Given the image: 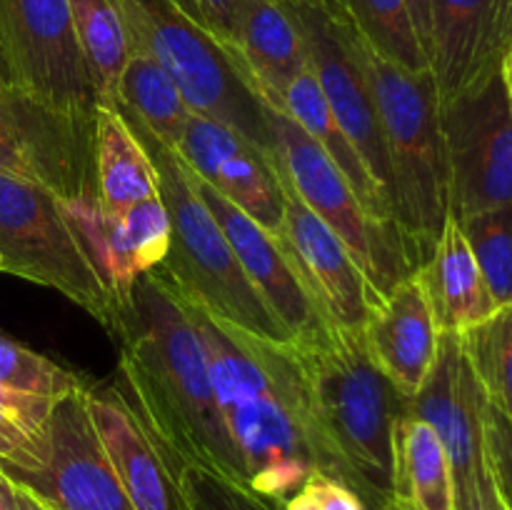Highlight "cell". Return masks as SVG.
Masks as SVG:
<instances>
[{"mask_svg": "<svg viewBox=\"0 0 512 510\" xmlns=\"http://www.w3.org/2000/svg\"><path fill=\"white\" fill-rule=\"evenodd\" d=\"M93 133L98 205L105 215L160 195L153 160L118 105L95 108Z\"/></svg>", "mask_w": 512, "mask_h": 510, "instance_id": "24", "label": "cell"}, {"mask_svg": "<svg viewBox=\"0 0 512 510\" xmlns=\"http://www.w3.org/2000/svg\"><path fill=\"white\" fill-rule=\"evenodd\" d=\"M450 170V218L512 203V100L500 70L440 105Z\"/></svg>", "mask_w": 512, "mask_h": 510, "instance_id": "12", "label": "cell"}, {"mask_svg": "<svg viewBox=\"0 0 512 510\" xmlns=\"http://www.w3.org/2000/svg\"><path fill=\"white\" fill-rule=\"evenodd\" d=\"M115 105L173 148L193 115L175 80L150 55L133 50L118 83Z\"/></svg>", "mask_w": 512, "mask_h": 510, "instance_id": "27", "label": "cell"}, {"mask_svg": "<svg viewBox=\"0 0 512 510\" xmlns=\"http://www.w3.org/2000/svg\"><path fill=\"white\" fill-rule=\"evenodd\" d=\"M228 50L248 88L273 110H283L285 90L310 65L303 35L283 0H240Z\"/></svg>", "mask_w": 512, "mask_h": 510, "instance_id": "21", "label": "cell"}, {"mask_svg": "<svg viewBox=\"0 0 512 510\" xmlns=\"http://www.w3.org/2000/svg\"><path fill=\"white\" fill-rule=\"evenodd\" d=\"M408 415L425 420L448 453L455 510H478L495 488L485 443L488 398L460 348L458 335H440L438 358L420 393L408 400Z\"/></svg>", "mask_w": 512, "mask_h": 510, "instance_id": "14", "label": "cell"}, {"mask_svg": "<svg viewBox=\"0 0 512 510\" xmlns=\"http://www.w3.org/2000/svg\"><path fill=\"white\" fill-rule=\"evenodd\" d=\"M440 328L418 273L400 278L373 300L363 328L365 348L403 398H415L433 370Z\"/></svg>", "mask_w": 512, "mask_h": 510, "instance_id": "20", "label": "cell"}, {"mask_svg": "<svg viewBox=\"0 0 512 510\" xmlns=\"http://www.w3.org/2000/svg\"><path fill=\"white\" fill-rule=\"evenodd\" d=\"M183 13H188L200 28L208 30L215 40L228 48L233 43L235 15L240 0H175Z\"/></svg>", "mask_w": 512, "mask_h": 510, "instance_id": "37", "label": "cell"}, {"mask_svg": "<svg viewBox=\"0 0 512 510\" xmlns=\"http://www.w3.org/2000/svg\"><path fill=\"white\" fill-rule=\"evenodd\" d=\"M410 18H413L415 33H418L420 45H423L425 55H428L430 45V0H408Z\"/></svg>", "mask_w": 512, "mask_h": 510, "instance_id": "38", "label": "cell"}, {"mask_svg": "<svg viewBox=\"0 0 512 510\" xmlns=\"http://www.w3.org/2000/svg\"><path fill=\"white\" fill-rule=\"evenodd\" d=\"M0 468L50 510H135L95 433L85 385L55 400L43 428L0 455Z\"/></svg>", "mask_w": 512, "mask_h": 510, "instance_id": "9", "label": "cell"}, {"mask_svg": "<svg viewBox=\"0 0 512 510\" xmlns=\"http://www.w3.org/2000/svg\"><path fill=\"white\" fill-rule=\"evenodd\" d=\"M340 5L378 58L410 73L430 70L428 55L410 18L408 0H340Z\"/></svg>", "mask_w": 512, "mask_h": 510, "instance_id": "29", "label": "cell"}, {"mask_svg": "<svg viewBox=\"0 0 512 510\" xmlns=\"http://www.w3.org/2000/svg\"><path fill=\"white\" fill-rule=\"evenodd\" d=\"M485 443H488V465L495 488L505 508L512 510V423L490 403L485 415Z\"/></svg>", "mask_w": 512, "mask_h": 510, "instance_id": "35", "label": "cell"}, {"mask_svg": "<svg viewBox=\"0 0 512 510\" xmlns=\"http://www.w3.org/2000/svg\"><path fill=\"white\" fill-rule=\"evenodd\" d=\"M283 5L303 35L310 70L335 120L355 145L390 205L388 155L370 83L368 45L355 30L340 0H283Z\"/></svg>", "mask_w": 512, "mask_h": 510, "instance_id": "10", "label": "cell"}, {"mask_svg": "<svg viewBox=\"0 0 512 510\" xmlns=\"http://www.w3.org/2000/svg\"><path fill=\"white\" fill-rule=\"evenodd\" d=\"M512 53V0H430L428 65L440 105L503 70Z\"/></svg>", "mask_w": 512, "mask_h": 510, "instance_id": "17", "label": "cell"}, {"mask_svg": "<svg viewBox=\"0 0 512 510\" xmlns=\"http://www.w3.org/2000/svg\"><path fill=\"white\" fill-rule=\"evenodd\" d=\"M15 500H18V510H50L38 495H33L28 488L18 483H15Z\"/></svg>", "mask_w": 512, "mask_h": 510, "instance_id": "40", "label": "cell"}, {"mask_svg": "<svg viewBox=\"0 0 512 510\" xmlns=\"http://www.w3.org/2000/svg\"><path fill=\"white\" fill-rule=\"evenodd\" d=\"M478 510H508V508H505V503H503V500H500L498 488H493L488 495H485L483 503H480Z\"/></svg>", "mask_w": 512, "mask_h": 510, "instance_id": "41", "label": "cell"}, {"mask_svg": "<svg viewBox=\"0 0 512 510\" xmlns=\"http://www.w3.org/2000/svg\"><path fill=\"white\" fill-rule=\"evenodd\" d=\"M368 70L388 155L393 223L418 270L450 220V170L438 90L430 70L410 73L370 48Z\"/></svg>", "mask_w": 512, "mask_h": 510, "instance_id": "4", "label": "cell"}, {"mask_svg": "<svg viewBox=\"0 0 512 510\" xmlns=\"http://www.w3.org/2000/svg\"><path fill=\"white\" fill-rule=\"evenodd\" d=\"M293 348L343 483L368 510H383L393 503L395 430L408 415V398L370 358L363 333L330 325L313 338L293 340Z\"/></svg>", "mask_w": 512, "mask_h": 510, "instance_id": "3", "label": "cell"}, {"mask_svg": "<svg viewBox=\"0 0 512 510\" xmlns=\"http://www.w3.org/2000/svg\"><path fill=\"white\" fill-rule=\"evenodd\" d=\"M80 53L88 65L98 105H115L120 75L130 53L125 20L115 0H68Z\"/></svg>", "mask_w": 512, "mask_h": 510, "instance_id": "28", "label": "cell"}, {"mask_svg": "<svg viewBox=\"0 0 512 510\" xmlns=\"http://www.w3.org/2000/svg\"><path fill=\"white\" fill-rule=\"evenodd\" d=\"M383 510H405V508H400V505L398 503H390V505H385V508Z\"/></svg>", "mask_w": 512, "mask_h": 510, "instance_id": "44", "label": "cell"}, {"mask_svg": "<svg viewBox=\"0 0 512 510\" xmlns=\"http://www.w3.org/2000/svg\"><path fill=\"white\" fill-rule=\"evenodd\" d=\"M125 118L153 160L160 200L170 218V250L158 268L218 318L258 338L293 343V335L243 273L228 238L195 193L188 168L178 153L145 130L138 120L130 115Z\"/></svg>", "mask_w": 512, "mask_h": 510, "instance_id": "5", "label": "cell"}, {"mask_svg": "<svg viewBox=\"0 0 512 510\" xmlns=\"http://www.w3.org/2000/svg\"><path fill=\"white\" fill-rule=\"evenodd\" d=\"M173 288L203 340L215 398L245 470V488L285 503L315 473L343 483L315 423L293 343L258 338L210 313L175 283Z\"/></svg>", "mask_w": 512, "mask_h": 510, "instance_id": "1", "label": "cell"}, {"mask_svg": "<svg viewBox=\"0 0 512 510\" xmlns=\"http://www.w3.org/2000/svg\"><path fill=\"white\" fill-rule=\"evenodd\" d=\"M58 398L23 393L0 385V455L38 433Z\"/></svg>", "mask_w": 512, "mask_h": 510, "instance_id": "34", "label": "cell"}, {"mask_svg": "<svg viewBox=\"0 0 512 510\" xmlns=\"http://www.w3.org/2000/svg\"><path fill=\"white\" fill-rule=\"evenodd\" d=\"M503 75H505V83H508L510 100H512V55H510L508 60H505V65H503Z\"/></svg>", "mask_w": 512, "mask_h": 510, "instance_id": "43", "label": "cell"}, {"mask_svg": "<svg viewBox=\"0 0 512 510\" xmlns=\"http://www.w3.org/2000/svg\"><path fill=\"white\" fill-rule=\"evenodd\" d=\"M415 273L423 283L440 333H465L500 308L455 218L445 223L433 250Z\"/></svg>", "mask_w": 512, "mask_h": 510, "instance_id": "23", "label": "cell"}, {"mask_svg": "<svg viewBox=\"0 0 512 510\" xmlns=\"http://www.w3.org/2000/svg\"><path fill=\"white\" fill-rule=\"evenodd\" d=\"M190 180H193L198 198L203 200V205L210 210L215 223L220 225L223 235L228 238L243 273L248 275V280L258 290L260 298L265 300V305L288 328L293 340L313 338V335L330 328L323 315H320L315 300L305 290L303 280L295 273L283 243L273 233H268L263 225L248 218L243 210L228 203L223 195L215 193L208 183L195 178L193 173H190Z\"/></svg>", "mask_w": 512, "mask_h": 510, "instance_id": "18", "label": "cell"}, {"mask_svg": "<svg viewBox=\"0 0 512 510\" xmlns=\"http://www.w3.org/2000/svg\"><path fill=\"white\" fill-rule=\"evenodd\" d=\"M130 48L150 55L183 93L193 113L238 130L273 158V135L265 105L248 88L233 55L200 28L175 0H115Z\"/></svg>", "mask_w": 512, "mask_h": 510, "instance_id": "6", "label": "cell"}, {"mask_svg": "<svg viewBox=\"0 0 512 510\" xmlns=\"http://www.w3.org/2000/svg\"><path fill=\"white\" fill-rule=\"evenodd\" d=\"M0 385L23 393L63 398L85 383L73 370L0 333Z\"/></svg>", "mask_w": 512, "mask_h": 510, "instance_id": "32", "label": "cell"}, {"mask_svg": "<svg viewBox=\"0 0 512 510\" xmlns=\"http://www.w3.org/2000/svg\"><path fill=\"white\" fill-rule=\"evenodd\" d=\"M485 398L512 423V305L458 335Z\"/></svg>", "mask_w": 512, "mask_h": 510, "instance_id": "30", "label": "cell"}, {"mask_svg": "<svg viewBox=\"0 0 512 510\" xmlns=\"http://www.w3.org/2000/svg\"><path fill=\"white\" fill-rule=\"evenodd\" d=\"M510 55H512V53H510Z\"/></svg>", "mask_w": 512, "mask_h": 510, "instance_id": "45", "label": "cell"}, {"mask_svg": "<svg viewBox=\"0 0 512 510\" xmlns=\"http://www.w3.org/2000/svg\"><path fill=\"white\" fill-rule=\"evenodd\" d=\"M285 510H368V505L340 480L315 473L293 498L285 500Z\"/></svg>", "mask_w": 512, "mask_h": 510, "instance_id": "36", "label": "cell"}, {"mask_svg": "<svg viewBox=\"0 0 512 510\" xmlns=\"http://www.w3.org/2000/svg\"><path fill=\"white\" fill-rule=\"evenodd\" d=\"M495 303L512 305V203L458 220Z\"/></svg>", "mask_w": 512, "mask_h": 510, "instance_id": "31", "label": "cell"}, {"mask_svg": "<svg viewBox=\"0 0 512 510\" xmlns=\"http://www.w3.org/2000/svg\"><path fill=\"white\" fill-rule=\"evenodd\" d=\"M278 178L285 200L283 225L275 238L283 243L295 273L303 280L325 323L348 333H363L378 293L355 263L348 245L298 198L283 175L278 173Z\"/></svg>", "mask_w": 512, "mask_h": 510, "instance_id": "15", "label": "cell"}, {"mask_svg": "<svg viewBox=\"0 0 512 510\" xmlns=\"http://www.w3.org/2000/svg\"><path fill=\"white\" fill-rule=\"evenodd\" d=\"M180 488L188 510H285V503L200 468L180 470Z\"/></svg>", "mask_w": 512, "mask_h": 510, "instance_id": "33", "label": "cell"}, {"mask_svg": "<svg viewBox=\"0 0 512 510\" xmlns=\"http://www.w3.org/2000/svg\"><path fill=\"white\" fill-rule=\"evenodd\" d=\"M280 113H285L290 120H295V123L323 148V153L338 165L340 173H343L345 178H348V183L353 185L355 195H358V200L363 203V208L368 210L378 223L395 228L393 213H390V205L388 200H385L383 190L378 188V183H375L373 175L368 173V168H365L363 158L358 155L355 145L350 143L345 130L340 128V123L335 120L333 110H330L328 100H325L323 90H320L310 65L293 80V83H290V88L285 90L283 110H280Z\"/></svg>", "mask_w": 512, "mask_h": 510, "instance_id": "25", "label": "cell"}, {"mask_svg": "<svg viewBox=\"0 0 512 510\" xmlns=\"http://www.w3.org/2000/svg\"><path fill=\"white\" fill-rule=\"evenodd\" d=\"M0 510H18V500H15V483L8 478L3 468H0Z\"/></svg>", "mask_w": 512, "mask_h": 510, "instance_id": "39", "label": "cell"}, {"mask_svg": "<svg viewBox=\"0 0 512 510\" xmlns=\"http://www.w3.org/2000/svg\"><path fill=\"white\" fill-rule=\"evenodd\" d=\"M90 420L135 510H188L180 475L120 390L85 385Z\"/></svg>", "mask_w": 512, "mask_h": 510, "instance_id": "19", "label": "cell"}, {"mask_svg": "<svg viewBox=\"0 0 512 510\" xmlns=\"http://www.w3.org/2000/svg\"><path fill=\"white\" fill-rule=\"evenodd\" d=\"M273 135V165L298 198L348 245L355 263L375 293H385L400 278L415 273L403 238L390 225L378 223L355 195L338 165L288 115L265 105Z\"/></svg>", "mask_w": 512, "mask_h": 510, "instance_id": "8", "label": "cell"}, {"mask_svg": "<svg viewBox=\"0 0 512 510\" xmlns=\"http://www.w3.org/2000/svg\"><path fill=\"white\" fill-rule=\"evenodd\" d=\"M13 93H18V90L13 88V83H10L8 73H5V65H3V60H0V100H3V98H8V95H13Z\"/></svg>", "mask_w": 512, "mask_h": 510, "instance_id": "42", "label": "cell"}, {"mask_svg": "<svg viewBox=\"0 0 512 510\" xmlns=\"http://www.w3.org/2000/svg\"><path fill=\"white\" fill-rule=\"evenodd\" d=\"M185 168L248 218L278 235L283 225V183L273 158L220 120L193 113L173 145Z\"/></svg>", "mask_w": 512, "mask_h": 510, "instance_id": "16", "label": "cell"}, {"mask_svg": "<svg viewBox=\"0 0 512 510\" xmlns=\"http://www.w3.org/2000/svg\"><path fill=\"white\" fill-rule=\"evenodd\" d=\"M120 345L133 410L180 475L200 468L245 485L240 455L225 428L203 340L160 268L148 270L120 300L110 330Z\"/></svg>", "mask_w": 512, "mask_h": 510, "instance_id": "2", "label": "cell"}, {"mask_svg": "<svg viewBox=\"0 0 512 510\" xmlns=\"http://www.w3.org/2000/svg\"><path fill=\"white\" fill-rule=\"evenodd\" d=\"M0 270L55 288L113 330L120 300L95 263L70 205L30 180L0 173Z\"/></svg>", "mask_w": 512, "mask_h": 510, "instance_id": "7", "label": "cell"}, {"mask_svg": "<svg viewBox=\"0 0 512 510\" xmlns=\"http://www.w3.org/2000/svg\"><path fill=\"white\" fill-rule=\"evenodd\" d=\"M70 210L118 300L130 293L140 275L168 258L170 218L160 195L130 205L118 215H105L100 205Z\"/></svg>", "mask_w": 512, "mask_h": 510, "instance_id": "22", "label": "cell"}, {"mask_svg": "<svg viewBox=\"0 0 512 510\" xmlns=\"http://www.w3.org/2000/svg\"><path fill=\"white\" fill-rule=\"evenodd\" d=\"M0 173L30 180L70 208H95L93 120L8 95L0 100Z\"/></svg>", "mask_w": 512, "mask_h": 510, "instance_id": "13", "label": "cell"}, {"mask_svg": "<svg viewBox=\"0 0 512 510\" xmlns=\"http://www.w3.org/2000/svg\"><path fill=\"white\" fill-rule=\"evenodd\" d=\"M393 503L405 510H455L448 453L435 430L413 415L395 430Z\"/></svg>", "mask_w": 512, "mask_h": 510, "instance_id": "26", "label": "cell"}, {"mask_svg": "<svg viewBox=\"0 0 512 510\" xmlns=\"http://www.w3.org/2000/svg\"><path fill=\"white\" fill-rule=\"evenodd\" d=\"M0 60L20 95L93 120L98 95L68 0H0Z\"/></svg>", "mask_w": 512, "mask_h": 510, "instance_id": "11", "label": "cell"}]
</instances>
